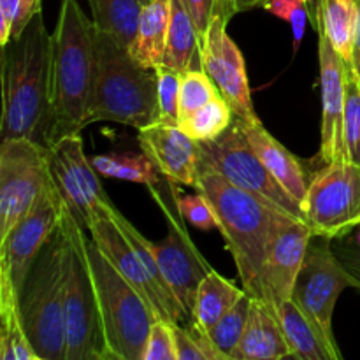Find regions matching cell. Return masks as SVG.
Segmentation results:
<instances>
[{"label":"cell","instance_id":"obj_5","mask_svg":"<svg viewBox=\"0 0 360 360\" xmlns=\"http://www.w3.org/2000/svg\"><path fill=\"white\" fill-rule=\"evenodd\" d=\"M65 232L62 225L42 246L23 288L20 311L39 360H65Z\"/></svg>","mask_w":360,"mask_h":360},{"label":"cell","instance_id":"obj_41","mask_svg":"<svg viewBox=\"0 0 360 360\" xmlns=\"http://www.w3.org/2000/svg\"><path fill=\"white\" fill-rule=\"evenodd\" d=\"M352 69H354L355 76L360 81V0H359V21H357V32H355L354 41V58H352Z\"/></svg>","mask_w":360,"mask_h":360},{"label":"cell","instance_id":"obj_26","mask_svg":"<svg viewBox=\"0 0 360 360\" xmlns=\"http://www.w3.org/2000/svg\"><path fill=\"white\" fill-rule=\"evenodd\" d=\"M245 294V288L236 287L231 280H225L213 269L200 283L190 322L210 333L214 323Z\"/></svg>","mask_w":360,"mask_h":360},{"label":"cell","instance_id":"obj_43","mask_svg":"<svg viewBox=\"0 0 360 360\" xmlns=\"http://www.w3.org/2000/svg\"><path fill=\"white\" fill-rule=\"evenodd\" d=\"M322 4L323 0H309V23L315 28L319 25L320 14H322Z\"/></svg>","mask_w":360,"mask_h":360},{"label":"cell","instance_id":"obj_14","mask_svg":"<svg viewBox=\"0 0 360 360\" xmlns=\"http://www.w3.org/2000/svg\"><path fill=\"white\" fill-rule=\"evenodd\" d=\"M65 202L53 179H49L37 202L0 241V278L13 283L18 294L41 253L42 246L62 225Z\"/></svg>","mask_w":360,"mask_h":360},{"label":"cell","instance_id":"obj_31","mask_svg":"<svg viewBox=\"0 0 360 360\" xmlns=\"http://www.w3.org/2000/svg\"><path fill=\"white\" fill-rule=\"evenodd\" d=\"M250 306H252V295L246 292L220 320L210 330V336L213 343L217 345L218 350L232 360V354L238 348L243 334H245L246 322H248Z\"/></svg>","mask_w":360,"mask_h":360},{"label":"cell","instance_id":"obj_29","mask_svg":"<svg viewBox=\"0 0 360 360\" xmlns=\"http://www.w3.org/2000/svg\"><path fill=\"white\" fill-rule=\"evenodd\" d=\"M91 164L95 171L104 178L139 183V185H146L148 188L157 186L162 179V172L144 153L101 155V157L91 158Z\"/></svg>","mask_w":360,"mask_h":360},{"label":"cell","instance_id":"obj_35","mask_svg":"<svg viewBox=\"0 0 360 360\" xmlns=\"http://www.w3.org/2000/svg\"><path fill=\"white\" fill-rule=\"evenodd\" d=\"M174 200L181 217L199 231H211V229L220 227L210 199L199 190L197 193H188V195H176L174 193Z\"/></svg>","mask_w":360,"mask_h":360},{"label":"cell","instance_id":"obj_19","mask_svg":"<svg viewBox=\"0 0 360 360\" xmlns=\"http://www.w3.org/2000/svg\"><path fill=\"white\" fill-rule=\"evenodd\" d=\"M88 232H90L95 245L98 246V250L105 255V259L115 266V269L146 299L148 304L153 309L155 316L160 320H167L165 319V309L157 288L151 283L139 255L132 248L129 239L120 231L118 225L105 214V217H101L98 220H95L88 227Z\"/></svg>","mask_w":360,"mask_h":360},{"label":"cell","instance_id":"obj_24","mask_svg":"<svg viewBox=\"0 0 360 360\" xmlns=\"http://www.w3.org/2000/svg\"><path fill=\"white\" fill-rule=\"evenodd\" d=\"M164 63L178 72L202 69L199 34L183 0H171Z\"/></svg>","mask_w":360,"mask_h":360},{"label":"cell","instance_id":"obj_6","mask_svg":"<svg viewBox=\"0 0 360 360\" xmlns=\"http://www.w3.org/2000/svg\"><path fill=\"white\" fill-rule=\"evenodd\" d=\"M84 252L97 292L109 360H141L157 320L153 309L105 259L90 234L84 236Z\"/></svg>","mask_w":360,"mask_h":360},{"label":"cell","instance_id":"obj_20","mask_svg":"<svg viewBox=\"0 0 360 360\" xmlns=\"http://www.w3.org/2000/svg\"><path fill=\"white\" fill-rule=\"evenodd\" d=\"M239 123H241L243 130H245L246 139L252 144L253 151L259 155V158L266 165L267 171L287 190L288 195L297 200L302 207V200H304L309 185L308 174H306L302 162L290 150H287L262 125L260 120H255V122H243V120H239Z\"/></svg>","mask_w":360,"mask_h":360},{"label":"cell","instance_id":"obj_7","mask_svg":"<svg viewBox=\"0 0 360 360\" xmlns=\"http://www.w3.org/2000/svg\"><path fill=\"white\" fill-rule=\"evenodd\" d=\"M62 229L65 232V360H109L97 292L84 252L86 229L77 224L69 210L62 218Z\"/></svg>","mask_w":360,"mask_h":360},{"label":"cell","instance_id":"obj_12","mask_svg":"<svg viewBox=\"0 0 360 360\" xmlns=\"http://www.w3.org/2000/svg\"><path fill=\"white\" fill-rule=\"evenodd\" d=\"M236 14L232 0H217L210 28L200 41L202 69L210 74L221 97L229 102L236 118L260 120L253 109L246 63L239 46L227 34V23Z\"/></svg>","mask_w":360,"mask_h":360},{"label":"cell","instance_id":"obj_10","mask_svg":"<svg viewBox=\"0 0 360 360\" xmlns=\"http://www.w3.org/2000/svg\"><path fill=\"white\" fill-rule=\"evenodd\" d=\"M350 287L357 288V281L336 255L333 239L313 236L295 280L292 301L315 322L327 343L338 352L333 316L338 299Z\"/></svg>","mask_w":360,"mask_h":360},{"label":"cell","instance_id":"obj_18","mask_svg":"<svg viewBox=\"0 0 360 360\" xmlns=\"http://www.w3.org/2000/svg\"><path fill=\"white\" fill-rule=\"evenodd\" d=\"M137 143L164 178L195 188L199 176V143L179 129V125L157 122L144 127L139 129Z\"/></svg>","mask_w":360,"mask_h":360},{"label":"cell","instance_id":"obj_8","mask_svg":"<svg viewBox=\"0 0 360 360\" xmlns=\"http://www.w3.org/2000/svg\"><path fill=\"white\" fill-rule=\"evenodd\" d=\"M199 167L211 169L232 185L262 197L290 217L304 221L301 204L273 178L259 155L246 139L241 123L234 118L232 125L217 139L199 143Z\"/></svg>","mask_w":360,"mask_h":360},{"label":"cell","instance_id":"obj_23","mask_svg":"<svg viewBox=\"0 0 360 360\" xmlns=\"http://www.w3.org/2000/svg\"><path fill=\"white\" fill-rule=\"evenodd\" d=\"M169 20L171 0H150L143 6L136 37L129 51L132 58L146 69H155L164 63Z\"/></svg>","mask_w":360,"mask_h":360},{"label":"cell","instance_id":"obj_2","mask_svg":"<svg viewBox=\"0 0 360 360\" xmlns=\"http://www.w3.org/2000/svg\"><path fill=\"white\" fill-rule=\"evenodd\" d=\"M210 199L218 217V231L232 255L243 288L257 294L260 267L281 231L297 218L262 197L232 185L218 172L199 167L197 186Z\"/></svg>","mask_w":360,"mask_h":360},{"label":"cell","instance_id":"obj_15","mask_svg":"<svg viewBox=\"0 0 360 360\" xmlns=\"http://www.w3.org/2000/svg\"><path fill=\"white\" fill-rule=\"evenodd\" d=\"M160 204L167 217L169 231L164 239L151 243V248L157 257L165 283L169 285L190 320L200 283L213 271V267L200 255V252L186 234L185 227L178 221L179 210L178 214H172L169 213V207L164 200H160Z\"/></svg>","mask_w":360,"mask_h":360},{"label":"cell","instance_id":"obj_34","mask_svg":"<svg viewBox=\"0 0 360 360\" xmlns=\"http://www.w3.org/2000/svg\"><path fill=\"white\" fill-rule=\"evenodd\" d=\"M157 72V104L158 123L178 125L179 122V77L181 72L171 69L165 63L155 67ZM155 122V123H157Z\"/></svg>","mask_w":360,"mask_h":360},{"label":"cell","instance_id":"obj_4","mask_svg":"<svg viewBox=\"0 0 360 360\" xmlns=\"http://www.w3.org/2000/svg\"><path fill=\"white\" fill-rule=\"evenodd\" d=\"M157 72L132 58L112 35L97 30V81L94 122L144 129L157 122Z\"/></svg>","mask_w":360,"mask_h":360},{"label":"cell","instance_id":"obj_42","mask_svg":"<svg viewBox=\"0 0 360 360\" xmlns=\"http://www.w3.org/2000/svg\"><path fill=\"white\" fill-rule=\"evenodd\" d=\"M264 4H266V0H234L236 13L255 9V7H264Z\"/></svg>","mask_w":360,"mask_h":360},{"label":"cell","instance_id":"obj_40","mask_svg":"<svg viewBox=\"0 0 360 360\" xmlns=\"http://www.w3.org/2000/svg\"><path fill=\"white\" fill-rule=\"evenodd\" d=\"M183 2H185L193 23H195L197 34H199V41H202L207 28H210L217 0H183Z\"/></svg>","mask_w":360,"mask_h":360},{"label":"cell","instance_id":"obj_33","mask_svg":"<svg viewBox=\"0 0 360 360\" xmlns=\"http://www.w3.org/2000/svg\"><path fill=\"white\" fill-rule=\"evenodd\" d=\"M345 144L348 158L360 164V81L350 65L345 77Z\"/></svg>","mask_w":360,"mask_h":360},{"label":"cell","instance_id":"obj_16","mask_svg":"<svg viewBox=\"0 0 360 360\" xmlns=\"http://www.w3.org/2000/svg\"><path fill=\"white\" fill-rule=\"evenodd\" d=\"M319 30L320 94H322V125L320 151L322 164L350 160L345 144V77L347 63L338 56L322 27Z\"/></svg>","mask_w":360,"mask_h":360},{"label":"cell","instance_id":"obj_30","mask_svg":"<svg viewBox=\"0 0 360 360\" xmlns=\"http://www.w3.org/2000/svg\"><path fill=\"white\" fill-rule=\"evenodd\" d=\"M236 115L229 102L221 95H217L210 102L197 109L186 118L179 120V129L185 130L197 143L217 139L225 132L234 122Z\"/></svg>","mask_w":360,"mask_h":360},{"label":"cell","instance_id":"obj_39","mask_svg":"<svg viewBox=\"0 0 360 360\" xmlns=\"http://www.w3.org/2000/svg\"><path fill=\"white\" fill-rule=\"evenodd\" d=\"M42 13V0H18L16 14H14L13 27H11V41L20 39L27 30L30 21ZM9 41V42H11Z\"/></svg>","mask_w":360,"mask_h":360},{"label":"cell","instance_id":"obj_17","mask_svg":"<svg viewBox=\"0 0 360 360\" xmlns=\"http://www.w3.org/2000/svg\"><path fill=\"white\" fill-rule=\"evenodd\" d=\"M311 238L313 234L306 221L295 220L287 225L271 245L269 253L260 267L255 299H262L273 311L292 299L295 280Z\"/></svg>","mask_w":360,"mask_h":360},{"label":"cell","instance_id":"obj_1","mask_svg":"<svg viewBox=\"0 0 360 360\" xmlns=\"http://www.w3.org/2000/svg\"><path fill=\"white\" fill-rule=\"evenodd\" d=\"M53 129V34L37 14L20 39L2 46L4 139L49 146Z\"/></svg>","mask_w":360,"mask_h":360},{"label":"cell","instance_id":"obj_25","mask_svg":"<svg viewBox=\"0 0 360 360\" xmlns=\"http://www.w3.org/2000/svg\"><path fill=\"white\" fill-rule=\"evenodd\" d=\"M0 359L39 360L21 319L20 294L6 278H0Z\"/></svg>","mask_w":360,"mask_h":360},{"label":"cell","instance_id":"obj_13","mask_svg":"<svg viewBox=\"0 0 360 360\" xmlns=\"http://www.w3.org/2000/svg\"><path fill=\"white\" fill-rule=\"evenodd\" d=\"M48 160L49 174L67 210L88 231L95 220L105 217L112 200L98 181V172L91 160L84 155L79 134L65 136L48 146Z\"/></svg>","mask_w":360,"mask_h":360},{"label":"cell","instance_id":"obj_11","mask_svg":"<svg viewBox=\"0 0 360 360\" xmlns=\"http://www.w3.org/2000/svg\"><path fill=\"white\" fill-rule=\"evenodd\" d=\"M48 146L27 137L0 144V241L34 207L48 186Z\"/></svg>","mask_w":360,"mask_h":360},{"label":"cell","instance_id":"obj_36","mask_svg":"<svg viewBox=\"0 0 360 360\" xmlns=\"http://www.w3.org/2000/svg\"><path fill=\"white\" fill-rule=\"evenodd\" d=\"M264 9L290 23L294 51L297 53L309 21V0H266Z\"/></svg>","mask_w":360,"mask_h":360},{"label":"cell","instance_id":"obj_32","mask_svg":"<svg viewBox=\"0 0 360 360\" xmlns=\"http://www.w3.org/2000/svg\"><path fill=\"white\" fill-rule=\"evenodd\" d=\"M217 95H220V91L204 69L181 72V77H179V120L195 112Z\"/></svg>","mask_w":360,"mask_h":360},{"label":"cell","instance_id":"obj_27","mask_svg":"<svg viewBox=\"0 0 360 360\" xmlns=\"http://www.w3.org/2000/svg\"><path fill=\"white\" fill-rule=\"evenodd\" d=\"M359 21V0H323L316 28L322 27L334 51L352 67Z\"/></svg>","mask_w":360,"mask_h":360},{"label":"cell","instance_id":"obj_38","mask_svg":"<svg viewBox=\"0 0 360 360\" xmlns=\"http://www.w3.org/2000/svg\"><path fill=\"white\" fill-rule=\"evenodd\" d=\"M334 243H336L334 245L336 255L340 257L348 273L355 278V281H357L355 290L360 292V227L355 229L347 238L336 239Z\"/></svg>","mask_w":360,"mask_h":360},{"label":"cell","instance_id":"obj_21","mask_svg":"<svg viewBox=\"0 0 360 360\" xmlns=\"http://www.w3.org/2000/svg\"><path fill=\"white\" fill-rule=\"evenodd\" d=\"M292 357L280 319L262 299L252 297L248 322L232 360H281Z\"/></svg>","mask_w":360,"mask_h":360},{"label":"cell","instance_id":"obj_22","mask_svg":"<svg viewBox=\"0 0 360 360\" xmlns=\"http://www.w3.org/2000/svg\"><path fill=\"white\" fill-rule=\"evenodd\" d=\"M280 319L288 348L299 360H341V352L334 350L311 319L292 299L278 306L274 311Z\"/></svg>","mask_w":360,"mask_h":360},{"label":"cell","instance_id":"obj_45","mask_svg":"<svg viewBox=\"0 0 360 360\" xmlns=\"http://www.w3.org/2000/svg\"><path fill=\"white\" fill-rule=\"evenodd\" d=\"M232 2H234V0H232Z\"/></svg>","mask_w":360,"mask_h":360},{"label":"cell","instance_id":"obj_37","mask_svg":"<svg viewBox=\"0 0 360 360\" xmlns=\"http://www.w3.org/2000/svg\"><path fill=\"white\" fill-rule=\"evenodd\" d=\"M167 320L157 319L148 334L141 360H178L174 343V329Z\"/></svg>","mask_w":360,"mask_h":360},{"label":"cell","instance_id":"obj_28","mask_svg":"<svg viewBox=\"0 0 360 360\" xmlns=\"http://www.w3.org/2000/svg\"><path fill=\"white\" fill-rule=\"evenodd\" d=\"M91 20L98 32L112 35L127 49L136 37L143 2L141 0H88Z\"/></svg>","mask_w":360,"mask_h":360},{"label":"cell","instance_id":"obj_3","mask_svg":"<svg viewBox=\"0 0 360 360\" xmlns=\"http://www.w3.org/2000/svg\"><path fill=\"white\" fill-rule=\"evenodd\" d=\"M97 81V28L77 0H62L53 32V129L49 146L91 123Z\"/></svg>","mask_w":360,"mask_h":360},{"label":"cell","instance_id":"obj_9","mask_svg":"<svg viewBox=\"0 0 360 360\" xmlns=\"http://www.w3.org/2000/svg\"><path fill=\"white\" fill-rule=\"evenodd\" d=\"M302 217L313 236L333 241L360 227V164L352 160L323 164L309 178Z\"/></svg>","mask_w":360,"mask_h":360},{"label":"cell","instance_id":"obj_44","mask_svg":"<svg viewBox=\"0 0 360 360\" xmlns=\"http://www.w3.org/2000/svg\"><path fill=\"white\" fill-rule=\"evenodd\" d=\"M141 2H143V6H146V4L150 2V0H141Z\"/></svg>","mask_w":360,"mask_h":360}]
</instances>
